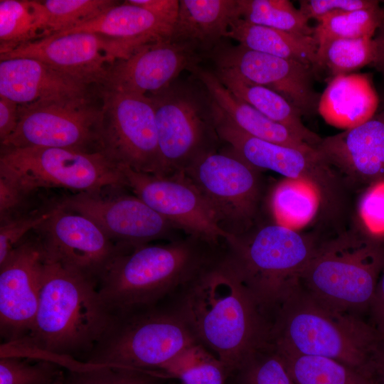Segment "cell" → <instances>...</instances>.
Listing matches in <instances>:
<instances>
[{"instance_id":"cell-45","label":"cell","mask_w":384,"mask_h":384,"mask_svg":"<svg viewBox=\"0 0 384 384\" xmlns=\"http://www.w3.org/2000/svg\"><path fill=\"white\" fill-rule=\"evenodd\" d=\"M19 105L0 96V139L5 141L16 130L18 122Z\"/></svg>"},{"instance_id":"cell-40","label":"cell","mask_w":384,"mask_h":384,"mask_svg":"<svg viewBox=\"0 0 384 384\" xmlns=\"http://www.w3.org/2000/svg\"><path fill=\"white\" fill-rule=\"evenodd\" d=\"M59 203L45 211L29 215L16 214L1 220L0 265L31 230H36L58 209Z\"/></svg>"},{"instance_id":"cell-39","label":"cell","mask_w":384,"mask_h":384,"mask_svg":"<svg viewBox=\"0 0 384 384\" xmlns=\"http://www.w3.org/2000/svg\"><path fill=\"white\" fill-rule=\"evenodd\" d=\"M361 230L370 239L384 243V178L367 186L358 204Z\"/></svg>"},{"instance_id":"cell-10","label":"cell","mask_w":384,"mask_h":384,"mask_svg":"<svg viewBox=\"0 0 384 384\" xmlns=\"http://www.w3.org/2000/svg\"><path fill=\"white\" fill-rule=\"evenodd\" d=\"M213 213L220 228L241 235L259 221L265 186L261 171L231 150L208 154L184 172Z\"/></svg>"},{"instance_id":"cell-23","label":"cell","mask_w":384,"mask_h":384,"mask_svg":"<svg viewBox=\"0 0 384 384\" xmlns=\"http://www.w3.org/2000/svg\"><path fill=\"white\" fill-rule=\"evenodd\" d=\"M188 72L208 90L223 117L240 131L260 139L304 151L316 149L287 127L235 96L220 82L213 70L199 65Z\"/></svg>"},{"instance_id":"cell-12","label":"cell","mask_w":384,"mask_h":384,"mask_svg":"<svg viewBox=\"0 0 384 384\" xmlns=\"http://www.w3.org/2000/svg\"><path fill=\"white\" fill-rule=\"evenodd\" d=\"M100 88L102 151L119 165L160 175L155 114L149 97Z\"/></svg>"},{"instance_id":"cell-20","label":"cell","mask_w":384,"mask_h":384,"mask_svg":"<svg viewBox=\"0 0 384 384\" xmlns=\"http://www.w3.org/2000/svg\"><path fill=\"white\" fill-rule=\"evenodd\" d=\"M216 129L229 149L259 171L270 170L284 178L310 179L326 193L335 180L333 170L317 149L304 151L250 136L229 123L215 105Z\"/></svg>"},{"instance_id":"cell-50","label":"cell","mask_w":384,"mask_h":384,"mask_svg":"<svg viewBox=\"0 0 384 384\" xmlns=\"http://www.w3.org/2000/svg\"><path fill=\"white\" fill-rule=\"evenodd\" d=\"M381 112H383L384 113V100H383V107L381 108V110H380Z\"/></svg>"},{"instance_id":"cell-3","label":"cell","mask_w":384,"mask_h":384,"mask_svg":"<svg viewBox=\"0 0 384 384\" xmlns=\"http://www.w3.org/2000/svg\"><path fill=\"white\" fill-rule=\"evenodd\" d=\"M223 252V245L190 235L165 244L141 245L114 258L97 289L114 314L176 302Z\"/></svg>"},{"instance_id":"cell-11","label":"cell","mask_w":384,"mask_h":384,"mask_svg":"<svg viewBox=\"0 0 384 384\" xmlns=\"http://www.w3.org/2000/svg\"><path fill=\"white\" fill-rule=\"evenodd\" d=\"M103 111L90 100L18 106L14 132L1 142L3 149L63 148L102 151Z\"/></svg>"},{"instance_id":"cell-9","label":"cell","mask_w":384,"mask_h":384,"mask_svg":"<svg viewBox=\"0 0 384 384\" xmlns=\"http://www.w3.org/2000/svg\"><path fill=\"white\" fill-rule=\"evenodd\" d=\"M0 178L26 198L41 188L100 193L127 186L121 165L105 152L63 148L3 149Z\"/></svg>"},{"instance_id":"cell-8","label":"cell","mask_w":384,"mask_h":384,"mask_svg":"<svg viewBox=\"0 0 384 384\" xmlns=\"http://www.w3.org/2000/svg\"><path fill=\"white\" fill-rule=\"evenodd\" d=\"M191 77L146 95L154 110L160 175L184 173L198 159L219 149L215 102L205 86Z\"/></svg>"},{"instance_id":"cell-5","label":"cell","mask_w":384,"mask_h":384,"mask_svg":"<svg viewBox=\"0 0 384 384\" xmlns=\"http://www.w3.org/2000/svg\"><path fill=\"white\" fill-rule=\"evenodd\" d=\"M318 245L311 237L274 222H258L225 242L223 260L270 319L301 286L302 274Z\"/></svg>"},{"instance_id":"cell-41","label":"cell","mask_w":384,"mask_h":384,"mask_svg":"<svg viewBox=\"0 0 384 384\" xmlns=\"http://www.w3.org/2000/svg\"><path fill=\"white\" fill-rule=\"evenodd\" d=\"M132 371L78 362L67 369L64 384H127Z\"/></svg>"},{"instance_id":"cell-21","label":"cell","mask_w":384,"mask_h":384,"mask_svg":"<svg viewBox=\"0 0 384 384\" xmlns=\"http://www.w3.org/2000/svg\"><path fill=\"white\" fill-rule=\"evenodd\" d=\"M316 149L331 169L351 182L368 186L384 178V113L322 139Z\"/></svg>"},{"instance_id":"cell-19","label":"cell","mask_w":384,"mask_h":384,"mask_svg":"<svg viewBox=\"0 0 384 384\" xmlns=\"http://www.w3.org/2000/svg\"><path fill=\"white\" fill-rule=\"evenodd\" d=\"M203 59V54L188 43L171 39L149 43L116 62L100 87L147 95L166 88L183 70L199 65Z\"/></svg>"},{"instance_id":"cell-27","label":"cell","mask_w":384,"mask_h":384,"mask_svg":"<svg viewBox=\"0 0 384 384\" xmlns=\"http://www.w3.org/2000/svg\"><path fill=\"white\" fill-rule=\"evenodd\" d=\"M213 71L220 82L238 98L269 119L287 127L316 149L322 139L303 124L302 113L283 96L245 79L233 70L215 68Z\"/></svg>"},{"instance_id":"cell-15","label":"cell","mask_w":384,"mask_h":384,"mask_svg":"<svg viewBox=\"0 0 384 384\" xmlns=\"http://www.w3.org/2000/svg\"><path fill=\"white\" fill-rule=\"evenodd\" d=\"M35 230L47 257L97 285L114 258L129 250L113 242L90 218L66 210L62 202Z\"/></svg>"},{"instance_id":"cell-13","label":"cell","mask_w":384,"mask_h":384,"mask_svg":"<svg viewBox=\"0 0 384 384\" xmlns=\"http://www.w3.org/2000/svg\"><path fill=\"white\" fill-rule=\"evenodd\" d=\"M145 44L99 33L76 32L36 41L0 55V59L33 58L85 85L100 87L116 62Z\"/></svg>"},{"instance_id":"cell-14","label":"cell","mask_w":384,"mask_h":384,"mask_svg":"<svg viewBox=\"0 0 384 384\" xmlns=\"http://www.w3.org/2000/svg\"><path fill=\"white\" fill-rule=\"evenodd\" d=\"M127 187L178 230L214 245L233 236L223 231L206 201L184 173L155 175L122 166Z\"/></svg>"},{"instance_id":"cell-48","label":"cell","mask_w":384,"mask_h":384,"mask_svg":"<svg viewBox=\"0 0 384 384\" xmlns=\"http://www.w3.org/2000/svg\"><path fill=\"white\" fill-rule=\"evenodd\" d=\"M383 13H384V7ZM375 48V58L372 65L384 75V14L380 26L373 37Z\"/></svg>"},{"instance_id":"cell-51","label":"cell","mask_w":384,"mask_h":384,"mask_svg":"<svg viewBox=\"0 0 384 384\" xmlns=\"http://www.w3.org/2000/svg\"><path fill=\"white\" fill-rule=\"evenodd\" d=\"M64 384V383H63Z\"/></svg>"},{"instance_id":"cell-32","label":"cell","mask_w":384,"mask_h":384,"mask_svg":"<svg viewBox=\"0 0 384 384\" xmlns=\"http://www.w3.org/2000/svg\"><path fill=\"white\" fill-rule=\"evenodd\" d=\"M276 348L294 384H373L361 372L338 361Z\"/></svg>"},{"instance_id":"cell-44","label":"cell","mask_w":384,"mask_h":384,"mask_svg":"<svg viewBox=\"0 0 384 384\" xmlns=\"http://www.w3.org/2000/svg\"><path fill=\"white\" fill-rule=\"evenodd\" d=\"M127 1L148 10L173 25L178 16V0H127Z\"/></svg>"},{"instance_id":"cell-34","label":"cell","mask_w":384,"mask_h":384,"mask_svg":"<svg viewBox=\"0 0 384 384\" xmlns=\"http://www.w3.org/2000/svg\"><path fill=\"white\" fill-rule=\"evenodd\" d=\"M375 58L373 38L333 39L319 45L315 70L326 69L334 78L372 65Z\"/></svg>"},{"instance_id":"cell-38","label":"cell","mask_w":384,"mask_h":384,"mask_svg":"<svg viewBox=\"0 0 384 384\" xmlns=\"http://www.w3.org/2000/svg\"><path fill=\"white\" fill-rule=\"evenodd\" d=\"M42 2L47 12L50 36L88 22L119 4L112 0H46Z\"/></svg>"},{"instance_id":"cell-4","label":"cell","mask_w":384,"mask_h":384,"mask_svg":"<svg viewBox=\"0 0 384 384\" xmlns=\"http://www.w3.org/2000/svg\"><path fill=\"white\" fill-rule=\"evenodd\" d=\"M383 338L356 314L335 309L301 286L276 310L270 341L277 348L331 358L364 374L368 360Z\"/></svg>"},{"instance_id":"cell-22","label":"cell","mask_w":384,"mask_h":384,"mask_svg":"<svg viewBox=\"0 0 384 384\" xmlns=\"http://www.w3.org/2000/svg\"><path fill=\"white\" fill-rule=\"evenodd\" d=\"M90 87L33 58L0 62V96L19 105L90 100Z\"/></svg>"},{"instance_id":"cell-25","label":"cell","mask_w":384,"mask_h":384,"mask_svg":"<svg viewBox=\"0 0 384 384\" xmlns=\"http://www.w3.org/2000/svg\"><path fill=\"white\" fill-rule=\"evenodd\" d=\"M378 106L370 76L350 73L330 80L320 96L318 112L329 124L346 130L372 118Z\"/></svg>"},{"instance_id":"cell-16","label":"cell","mask_w":384,"mask_h":384,"mask_svg":"<svg viewBox=\"0 0 384 384\" xmlns=\"http://www.w3.org/2000/svg\"><path fill=\"white\" fill-rule=\"evenodd\" d=\"M215 68L233 70L245 79L279 93L303 115L318 112L312 65L221 42L205 55Z\"/></svg>"},{"instance_id":"cell-17","label":"cell","mask_w":384,"mask_h":384,"mask_svg":"<svg viewBox=\"0 0 384 384\" xmlns=\"http://www.w3.org/2000/svg\"><path fill=\"white\" fill-rule=\"evenodd\" d=\"M64 208L95 222L116 244L127 249L158 240H173L178 230L139 198L79 192L62 201Z\"/></svg>"},{"instance_id":"cell-43","label":"cell","mask_w":384,"mask_h":384,"mask_svg":"<svg viewBox=\"0 0 384 384\" xmlns=\"http://www.w3.org/2000/svg\"><path fill=\"white\" fill-rule=\"evenodd\" d=\"M26 197L14 187L0 178V218L5 220L16 215Z\"/></svg>"},{"instance_id":"cell-30","label":"cell","mask_w":384,"mask_h":384,"mask_svg":"<svg viewBox=\"0 0 384 384\" xmlns=\"http://www.w3.org/2000/svg\"><path fill=\"white\" fill-rule=\"evenodd\" d=\"M50 36L42 1H0V55Z\"/></svg>"},{"instance_id":"cell-18","label":"cell","mask_w":384,"mask_h":384,"mask_svg":"<svg viewBox=\"0 0 384 384\" xmlns=\"http://www.w3.org/2000/svg\"><path fill=\"white\" fill-rule=\"evenodd\" d=\"M45 260L38 236L24 238L0 265V331L5 343L26 336L33 324Z\"/></svg>"},{"instance_id":"cell-37","label":"cell","mask_w":384,"mask_h":384,"mask_svg":"<svg viewBox=\"0 0 384 384\" xmlns=\"http://www.w3.org/2000/svg\"><path fill=\"white\" fill-rule=\"evenodd\" d=\"M231 375H236L238 384H294L284 358L270 341L250 354Z\"/></svg>"},{"instance_id":"cell-1","label":"cell","mask_w":384,"mask_h":384,"mask_svg":"<svg viewBox=\"0 0 384 384\" xmlns=\"http://www.w3.org/2000/svg\"><path fill=\"white\" fill-rule=\"evenodd\" d=\"M114 319L96 283L46 255L33 324L26 336L1 345L8 350L1 353L53 359L64 366L85 362Z\"/></svg>"},{"instance_id":"cell-26","label":"cell","mask_w":384,"mask_h":384,"mask_svg":"<svg viewBox=\"0 0 384 384\" xmlns=\"http://www.w3.org/2000/svg\"><path fill=\"white\" fill-rule=\"evenodd\" d=\"M173 26L148 10L125 1L88 22L52 36L89 32L149 43L170 39Z\"/></svg>"},{"instance_id":"cell-7","label":"cell","mask_w":384,"mask_h":384,"mask_svg":"<svg viewBox=\"0 0 384 384\" xmlns=\"http://www.w3.org/2000/svg\"><path fill=\"white\" fill-rule=\"evenodd\" d=\"M196 342L176 303L165 302L115 314L110 329L85 363L157 373Z\"/></svg>"},{"instance_id":"cell-31","label":"cell","mask_w":384,"mask_h":384,"mask_svg":"<svg viewBox=\"0 0 384 384\" xmlns=\"http://www.w3.org/2000/svg\"><path fill=\"white\" fill-rule=\"evenodd\" d=\"M157 373L181 384H225L230 376L223 363L198 342L184 348Z\"/></svg>"},{"instance_id":"cell-36","label":"cell","mask_w":384,"mask_h":384,"mask_svg":"<svg viewBox=\"0 0 384 384\" xmlns=\"http://www.w3.org/2000/svg\"><path fill=\"white\" fill-rule=\"evenodd\" d=\"M66 371L62 364L50 358H0V384H63Z\"/></svg>"},{"instance_id":"cell-28","label":"cell","mask_w":384,"mask_h":384,"mask_svg":"<svg viewBox=\"0 0 384 384\" xmlns=\"http://www.w3.org/2000/svg\"><path fill=\"white\" fill-rule=\"evenodd\" d=\"M226 38L250 50L299 61L315 69L319 44L314 36L292 33L238 18L230 25Z\"/></svg>"},{"instance_id":"cell-6","label":"cell","mask_w":384,"mask_h":384,"mask_svg":"<svg viewBox=\"0 0 384 384\" xmlns=\"http://www.w3.org/2000/svg\"><path fill=\"white\" fill-rule=\"evenodd\" d=\"M384 265V243L361 228L319 243L302 274L301 287L338 310L368 309Z\"/></svg>"},{"instance_id":"cell-24","label":"cell","mask_w":384,"mask_h":384,"mask_svg":"<svg viewBox=\"0 0 384 384\" xmlns=\"http://www.w3.org/2000/svg\"><path fill=\"white\" fill-rule=\"evenodd\" d=\"M238 18V0H181L170 39L195 46L205 58Z\"/></svg>"},{"instance_id":"cell-29","label":"cell","mask_w":384,"mask_h":384,"mask_svg":"<svg viewBox=\"0 0 384 384\" xmlns=\"http://www.w3.org/2000/svg\"><path fill=\"white\" fill-rule=\"evenodd\" d=\"M324 195L321 186L310 179L284 177L269 194L274 222L299 231L315 218Z\"/></svg>"},{"instance_id":"cell-42","label":"cell","mask_w":384,"mask_h":384,"mask_svg":"<svg viewBox=\"0 0 384 384\" xmlns=\"http://www.w3.org/2000/svg\"><path fill=\"white\" fill-rule=\"evenodd\" d=\"M380 6L376 0H302L299 1V10L309 20L316 21L336 12L349 11Z\"/></svg>"},{"instance_id":"cell-49","label":"cell","mask_w":384,"mask_h":384,"mask_svg":"<svg viewBox=\"0 0 384 384\" xmlns=\"http://www.w3.org/2000/svg\"><path fill=\"white\" fill-rule=\"evenodd\" d=\"M164 379L155 373L133 370L127 384H162Z\"/></svg>"},{"instance_id":"cell-33","label":"cell","mask_w":384,"mask_h":384,"mask_svg":"<svg viewBox=\"0 0 384 384\" xmlns=\"http://www.w3.org/2000/svg\"><path fill=\"white\" fill-rule=\"evenodd\" d=\"M240 18L252 24L314 36V27L288 0H238Z\"/></svg>"},{"instance_id":"cell-35","label":"cell","mask_w":384,"mask_h":384,"mask_svg":"<svg viewBox=\"0 0 384 384\" xmlns=\"http://www.w3.org/2000/svg\"><path fill=\"white\" fill-rule=\"evenodd\" d=\"M380 6L341 11L326 15L317 21L314 37L318 44L338 38H373L383 18Z\"/></svg>"},{"instance_id":"cell-2","label":"cell","mask_w":384,"mask_h":384,"mask_svg":"<svg viewBox=\"0 0 384 384\" xmlns=\"http://www.w3.org/2000/svg\"><path fill=\"white\" fill-rule=\"evenodd\" d=\"M223 257L185 290L176 304L197 341L223 363L230 376L270 341L271 324Z\"/></svg>"},{"instance_id":"cell-46","label":"cell","mask_w":384,"mask_h":384,"mask_svg":"<svg viewBox=\"0 0 384 384\" xmlns=\"http://www.w3.org/2000/svg\"><path fill=\"white\" fill-rule=\"evenodd\" d=\"M368 310L370 314V324L384 338V265L379 275Z\"/></svg>"},{"instance_id":"cell-47","label":"cell","mask_w":384,"mask_h":384,"mask_svg":"<svg viewBox=\"0 0 384 384\" xmlns=\"http://www.w3.org/2000/svg\"><path fill=\"white\" fill-rule=\"evenodd\" d=\"M364 375L373 384H384V338L373 348L364 369Z\"/></svg>"}]
</instances>
